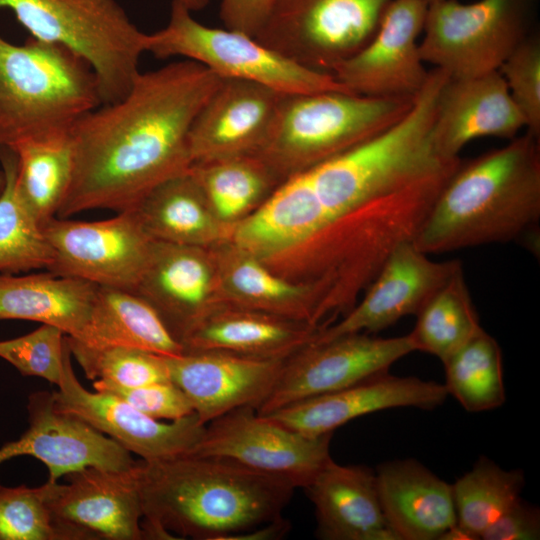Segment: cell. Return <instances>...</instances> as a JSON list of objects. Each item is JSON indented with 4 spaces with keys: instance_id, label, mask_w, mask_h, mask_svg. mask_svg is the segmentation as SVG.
<instances>
[{
    "instance_id": "obj_35",
    "label": "cell",
    "mask_w": 540,
    "mask_h": 540,
    "mask_svg": "<svg viewBox=\"0 0 540 540\" xmlns=\"http://www.w3.org/2000/svg\"><path fill=\"white\" fill-rule=\"evenodd\" d=\"M206 200L221 219H232L251 207L277 177L255 155H245L189 168Z\"/></svg>"
},
{
    "instance_id": "obj_23",
    "label": "cell",
    "mask_w": 540,
    "mask_h": 540,
    "mask_svg": "<svg viewBox=\"0 0 540 540\" xmlns=\"http://www.w3.org/2000/svg\"><path fill=\"white\" fill-rule=\"evenodd\" d=\"M304 489L315 508L318 538L399 540L385 519L370 468L330 458Z\"/></svg>"
},
{
    "instance_id": "obj_37",
    "label": "cell",
    "mask_w": 540,
    "mask_h": 540,
    "mask_svg": "<svg viewBox=\"0 0 540 540\" xmlns=\"http://www.w3.org/2000/svg\"><path fill=\"white\" fill-rule=\"evenodd\" d=\"M66 348V334L42 324L30 333L0 341V358L24 376L40 377L58 386L64 373Z\"/></svg>"
},
{
    "instance_id": "obj_38",
    "label": "cell",
    "mask_w": 540,
    "mask_h": 540,
    "mask_svg": "<svg viewBox=\"0 0 540 540\" xmlns=\"http://www.w3.org/2000/svg\"><path fill=\"white\" fill-rule=\"evenodd\" d=\"M46 490V483L39 487L0 484V540H57Z\"/></svg>"
},
{
    "instance_id": "obj_9",
    "label": "cell",
    "mask_w": 540,
    "mask_h": 540,
    "mask_svg": "<svg viewBox=\"0 0 540 540\" xmlns=\"http://www.w3.org/2000/svg\"><path fill=\"white\" fill-rule=\"evenodd\" d=\"M392 0H274L255 39L306 68L330 73L374 35Z\"/></svg>"
},
{
    "instance_id": "obj_18",
    "label": "cell",
    "mask_w": 540,
    "mask_h": 540,
    "mask_svg": "<svg viewBox=\"0 0 540 540\" xmlns=\"http://www.w3.org/2000/svg\"><path fill=\"white\" fill-rule=\"evenodd\" d=\"M28 429L5 443L0 453L6 461L32 456L49 471V481L88 468L128 470L136 463L122 445L84 420L56 408L53 392L37 391L28 397Z\"/></svg>"
},
{
    "instance_id": "obj_36",
    "label": "cell",
    "mask_w": 540,
    "mask_h": 540,
    "mask_svg": "<svg viewBox=\"0 0 540 540\" xmlns=\"http://www.w3.org/2000/svg\"><path fill=\"white\" fill-rule=\"evenodd\" d=\"M66 341L88 379L122 387L171 381L162 355L127 346L91 347L67 335Z\"/></svg>"
},
{
    "instance_id": "obj_41",
    "label": "cell",
    "mask_w": 540,
    "mask_h": 540,
    "mask_svg": "<svg viewBox=\"0 0 540 540\" xmlns=\"http://www.w3.org/2000/svg\"><path fill=\"white\" fill-rule=\"evenodd\" d=\"M93 388L123 399L143 414L156 420L174 421L195 413L188 396L172 381L122 387L102 380H94Z\"/></svg>"
},
{
    "instance_id": "obj_43",
    "label": "cell",
    "mask_w": 540,
    "mask_h": 540,
    "mask_svg": "<svg viewBox=\"0 0 540 540\" xmlns=\"http://www.w3.org/2000/svg\"><path fill=\"white\" fill-rule=\"evenodd\" d=\"M274 0H221L220 18L225 28L256 37Z\"/></svg>"
},
{
    "instance_id": "obj_24",
    "label": "cell",
    "mask_w": 540,
    "mask_h": 540,
    "mask_svg": "<svg viewBox=\"0 0 540 540\" xmlns=\"http://www.w3.org/2000/svg\"><path fill=\"white\" fill-rule=\"evenodd\" d=\"M375 476L385 519L399 540H441L457 524L452 485L419 461L382 463Z\"/></svg>"
},
{
    "instance_id": "obj_31",
    "label": "cell",
    "mask_w": 540,
    "mask_h": 540,
    "mask_svg": "<svg viewBox=\"0 0 540 540\" xmlns=\"http://www.w3.org/2000/svg\"><path fill=\"white\" fill-rule=\"evenodd\" d=\"M5 183L0 193V274L48 269L53 248L16 186L17 157L0 146Z\"/></svg>"
},
{
    "instance_id": "obj_48",
    "label": "cell",
    "mask_w": 540,
    "mask_h": 540,
    "mask_svg": "<svg viewBox=\"0 0 540 540\" xmlns=\"http://www.w3.org/2000/svg\"><path fill=\"white\" fill-rule=\"evenodd\" d=\"M2 462H4V459H3V457H2L1 454H0V464H1Z\"/></svg>"
},
{
    "instance_id": "obj_17",
    "label": "cell",
    "mask_w": 540,
    "mask_h": 540,
    "mask_svg": "<svg viewBox=\"0 0 540 540\" xmlns=\"http://www.w3.org/2000/svg\"><path fill=\"white\" fill-rule=\"evenodd\" d=\"M461 266L456 259L433 261L412 241L402 242L388 255L362 300L341 321L318 332L310 343L353 333H376L405 316L416 315Z\"/></svg>"
},
{
    "instance_id": "obj_22",
    "label": "cell",
    "mask_w": 540,
    "mask_h": 540,
    "mask_svg": "<svg viewBox=\"0 0 540 540\" xmlns=\"http://www.w3.org/2000/svg\"><path fill=\"white\" fill-rule=\"evenodd\" d=\"M523 128V115L503 77L494 71L448 79L438 98L431 140L441 158L456 159L464 146L477 138L511 140Z\"/></svg>"
},
{
    "instance_id": "obj_27",
    "label": "cell",
    "mask_w": 540,
    "mask_h": 540,
    "mask_svg": "<svg viewBox=\"0 0 540 540\" xmlns=\"http://www.w3.org/2000/svg\"><path fill=\"white\" fill-rule=\"evenodd\" d=\"M97 289L91 282L49 271L0 274V320L40 322L78 339L89 321Z\"/></svg>"
},
{
    "instance_id": "obj_21",
    "label": "cell",
    "mask_w": 540,
    "mask_h": 540,
    "mask_svg": "<svg viewBox=\"0 0 540 540\" xmlns=\"http://www.w3.org/2000/svg\"><path fill=\"white\" fill-rule=\"evenodd\" d=\"M447 396L444 384L387 371L264 416L301 434L320 436L333 433L353 419L382 410L403 407L431 410L442 405Z\"/></svg>"
},
{
    "instance_id": "obj_20",
    "label": "cell",
    "mask_w": 540,
    "mask_h": 540,
    "mask_svg": "<svg viewBox=\"0 0 540 540\" xmlns=\"http://www.w3.org/2000/svg\"><path fill=\"white\" fill-rule=\"evenodd\" d=\"M164 357L171 381L185 392L205 425L240 407L256 409L273 389L286 360L224 351Z\"/></svg>"
},
{
    "instance_id": "obj_32",
    "label": "cell",
    "mask_w": 540,
    "mask_h": 540,
    "mask_svg": "<svg viewBox=\"0 0 540 540\" xmlns=\"http://www.w3.org/2000/svg\"><path fill=\"white\" fill-rule=\"evenodd\" d=\"M415 316L416 323L409 334L416 351L431 354L442 363L482 328L462 266Z\"/></svg>"
},
{
    "instance_id": "obj_11",
    "label": "cell",
    "mask_w": 540,
    "mask_h": 540,
    "mask_svg": "<svg viewBox=\"0 0 540 540\" xmlns=\"http://www.w3.org/2000/svg\"><path fill=\"white\" fill-rule=\"evenodd\" d=\"M332 436L301 434L244 406L207 423L189 454L231 459L305 488L331 458Z\"/></svg>"
},
{
    "instance_id": "obj_15",
    "label": "cell",
    "mask_w": 540,
    "mask_h": 540,
    "mask_svg": "<svg viewBox=\"0 0 540 540\" xmlns=\"http://www.w3.org/2000/svg\"><path fill=\"white\" fill-rule=\"evenodd\" d=\"M427 8L422 0H392L369 42L337 65L333 77L360 95L415 96L429 74L418 41Z\"/></svg>"
},
{
    "instance_id": "obj_3",
    "label": "cell",
    "mask_w": 540,
    "mask_h": 540,
    "mask_svg": "<svg viewBox=\"0 0 540 540\" xmlns=\"http://www.w3.org/2000/svg\"><path fill=\"white\" fill-rule=\"evenodd\" d=\"M540 219L539 138L526 132L460 163L412 240L430 255L536 234Z\"/></svg>"
},
{
    "instance_id": "obj_45",
    "label": "cell",
    "mask_w": 540,
    "mask_h": 540,
    "mask_svg": "<svg viewBox=\"0 0 540 540\" xmlns=\"http://www.w3.org/2000/svg\"><path fill=\"white\" fill-rule=\"evenodd\" d=\"M185 5L191 12L198 11L205 8L210 0H179Z\"/></svg>"
},
{
    "instance_id": "obj_42",
    "label": "cell",
    "mask_w": 540,
    "mask_h": 540,
    "mask_svg": "<svg viewBox=\"0 0 540 540\" xmlns=\"http://www.w3.org/2000/svg\"><path fill=\"white\" fill-rule=\"evenodd\" d=\"M540 511L521 497L482 534L483 540H538Z\"/></svg>"
},
{
    "instance_id": "obj_10",
    "label": "cell",
    "mask_w": 540,
    "mask_h": 540,
    "mask_svg": "<svg viewBox=\"0 0 540 540\" xmlns=\"http://www.w3.org/2000/svg\"><path fill=\"white\" fill-rule=\"evenodd\" d=\"M43 231L54 252L47 271L131 292L155 244L134 210L98 221L54 217Z\"/></svg>"
},
{
    "instance_id": "obj_28",
    "label": "cell",
    "mask_w": 540,
    "mask_h": 540,
    "mask_svg": "<svg viewBox=\"0 0 540 540\" xmlns=\"http://www.w3.org/2000/svg\"><path fill=\"white\" fill-rule=\"evenodd\" d=\"M75 340L91 347L127 346L162 356L184 352L148 302L134 292L103 286H98L89 321Z\"/></svg>"
},
{
    "instance_id": "obj_16",
    "label": "cell",
    "mask_w": 540,
    "mask_h": 540,
    "mask_svg": "<svg viewBox=\"0 0 540 540\" xmlns=\"http://www.w3.org/2000/svg\"><path fill=\"white\" fill-rule=\"evenodd\" d=\"M358 239L355 232L333 222L304 171L281 182L236 232L238 245L254 254L314 241L322 267L336 263Z\"/></svg>"
},
{
    "instance_id": "obj_1",
    "label": "cell",
    "mask_w": 540,
    "mask_h": 540,
    "mask_svg": "<svg viewBox=\"0 0 540 540\" xmlns=\"http://www.w3.org/2000/svg\"><path fill=\"white\" fill-rule=\"evenodd\" d=\"M221 77L184 59L139 73L121 99L74 125V168L56 217L134 210L165 180L189 170L191 125Z\"/></svg>"
},
{
    "instance_id": "obj_29",
    "label": "cell",
    "mask_w": 540,
    "mask_h": 540,
    "mask_svg": "<svg viewBox=\"0 0 540 540\" xmlns=\"http://www.w3.org/2000/svg\"><path fill=\"white\" fill-rule=\"evenodd\" d=\"M134 211L157 242L197 247L212 236V210L190 170L157 185Z\"/></svg>"
},
{
    "instance_id": "obj_46",
    "label": "cell",
    "mask_w": 540,
    "mask_h": 540,
    "mask_svg": "<svg viewBox=\"0 0 540 540\" xmlns=\"http://www.w3.org/2000/svg\"><path fill=\"white\" fill-rule=\"evenodd\" d=\"M4 183H5L4 173H3L2 169H0V193L2 192V189L4 187Z\"/></svg>"
},
{
    "instance_id": "obj_33",
    "label": "cell",
    "mask_w": 540,
    "mask_h": 540,
    "mask_svg": "<svg viewBox=\"0 0 540 540\" xmlns=\"http://www.w3.org/2000/svg\"><path fill=\"white\" fill-rule=\"evenodd\" d=\"M443 364L448 395H452L466 411H489L504 404L506 392L501 348L483 328Z\"/></svg>"
},
{
    "instance_id": "obj_25",
    "label": "cell",
    "mask_w": 540,
    "mask_h": 540,
    "mask_svg": "<svg viewBox=\"0 0 540 540\" xmlns=\"http://www.w3.org/2000/svg\"><path fill=\"white\" fill-rule=\"evenodd\" d=\"M210 288L211 271L197 247L155 241L134 293L155 309L182 345L209 311Z\"/></svg>"
},
{
    "instance_id": "obj_19",
    "label": "cell",
    "mask_w": 540,
    "mask_h": 540,
    "mask_svg": "<svg viewBox=\"0 0 540 540\" xmlns=\"http://www.w3.org/2000/svg\"><path fill=\"white\" fill-rule=\"evenodd\" d=\"M283 95L256 82L222 78L191 125V165L255 154Z\"/></svg>"
},
{
    "instance_id": "obj_34",
    "label": "cell",
    "mask_w": 540,
    "mask_h": 540,
    "mask_svg": "<svg viewBox=\"0 0 540 540\" xmlns=\"http://www.w3.org/2000/svg\"><path fill=\"white\" fill-rule=\"evenodd\" d=\"M525 485L520 469L505 470L481 456L472 469L452 485L457 525L471 540L520 498Z\"/></svg>"
},
{
    "instance_id": "obj_44",
    "label": "cell",
    "mask_w": 540,
    "mask_h": 540,
    "mask_svg": "<svg viewBox=\"0 0 540 540\" xmlns=\"http://www.w3.org/2000/svg\"><path fill=\"white\" fill-rule=\"evenodd\" d=\"M289 530L290 523L281 516L250 530L228 536L225 540H277Z\"/></svg>"
},
{
    "instance_id": "obj_6",
    "label": "cell",
    "mask_w": 540,
    "mask_h": 540,
    "mask_svg": "<svg viewBox=\"0 0 540 540\" xmlns=\"http://www.w3.org/2000/svg\"><path fill=\"white\" fill-rule=\"evenodd\" d=\"M30 37L63 46L95 74L101 103L124 97L140 73L146 33L116 0H0Z\"/></svg>"
},
{
    "instance_id": "obj_4",
    "label": "cell",
    "mask_w": 540,
    "mask_h": 540,
    "mask_svg": "<svg viewBox=\"0 0 540 540\" xmlns=\"http://www.w3.org/2000/svg\"><path fill=\"white\" fill-rule=\"evenodd\" d=\"M91 67L67 48L0 36V146L67 134L101 105Z\"/></svg>"
},
{
    "instance_id": "obj_30",
    "label": "cell",
    "mask_w": 540,
    "mask_h": 540,
    "mask_svg": "<svg viewBox=\"0 0 540 540\" xmlns=\"http://www.w3.org/2000/svg\"><path fill=\"white\" fill-rule=\"evenodd\" d=\"M10 149L17 157V189L43 228L56 217L72 180L71 132L25 140Z\"/></svg>"
},
{
    "instance_id": "obj_8",
    "label": "cell",
    "mask_w": 540,
    "mask_h": 540,
    "mask_svg": "<svg viewBox=\"0 0 540 540\" xmlns=\"http://www.w3.org/2000/svg\"><path fill=\"white\" fill-rule=\"evenodd\" d=\"M529 16V0L432 3L419 42L421 59L453 79L498 71L528 38Z\"/></svg>"
},
{
    "instance_id": "obj_14",
    "label": "cell",
    "mask_w": 540,
    "mask_h": 540,
    "mask_svg": "<svg viewBox=\"0 0 540 540\" xmlns=\"http://www.w3.org/2000/svg\"><path fill=\"white\" fill-rule=\"evenodd\" d=\"M53 399L58 410L84 420L147 462L189 454L206 426L196 413L161 422L111 393L87 390L74 373L68 344Z\"/></svg>"
},
{
    "instance_id": "obj_5",
    "label": "cell",
    "mask_w": 540,
    "mask_h": 540,
    "mask_svg": "<svg viewBox=\"0 0 540 540\" xmlns=\"http://www.w3.org/2000/svg\"><path fill=\"white\" fill-rule=\"evenodd\" d=\"M414 97L341 90L284 94L253 155L284 181L387 130L407 114Z\"/></svg>"
},
{
    "instance_id": "obj_13",
    "label": "cell",
    "mask_w": 540,
    "mask_h": 540,
    "mask_svg": "<svg viewBox=\"0 0 540 540\" xmlns=\"http://www.w3.org/2000/svg\"><path fill=\"white\" fill-rule=\"evenodd\" d=\"M134 466L88 467L46 482V506L57 540H143V511Z\"/></svg>"
},
{
    "instance_id": "obj_12",
    "label": "cell",
    "mask_w": 540,
    "mask_h": 540,
    "mask_svg": "<svg viewBox=\"0 0 540 540\" xmlns=\"http://www.w3.org/2000/svg\"><path fill=\"white\" fill-rule=\"evenodd\" d=\"M415 351L410 334L383 338L353 333L309 343L285 360L273 389L255 410L267 415L348 387L389 371L395 362Z\"/></svg>"
},
{
    "instance_id": "obj_40",
    "label": "cell",
    "mask_w": 540,
    "mask_h": 540,
    "mask_svg": "<svg viewBox=\"0 0 540 540\" xmlns=\"http://www.w3.org/2000/svg\"><path fill=\"white\" fill-rule=\"evenodd\" d=\"M228 282L242 299L283 311L299 321L290 302L304 298V289L275 276L254 259L238 261L230 270Z\"/></svg>"
},
{
    "instance_id": "obj_26",
    "label": "cell",
    "mask_w": 540,
    "mask_h": 540,
    "mask_svg": "<svg viewBox=\"0 0 540 540\" xmlns=\"http://www.w3.org/2000/svg\"><path fill=\"white\" fill-rule=\"evenodd\" d=\"M318 328L266 314L208 311L182 342L184 352L224 351L287 359L309 344Z\"/></svg>"
},
{
    "instance_id": "obj_39",
    "label": "cell",
    "mask_w": 540,
    "mask_h": 540,
    "mask_svg": "<svg viewBox=\"0 0 540 540\" xmlns=\"http://www.w3.org/2000/svg\"><path fill=\"white\" fill-rule=\"evenodd\" d=\"M509 93L525 120L527 133L540 135V43L525 39L499 68Z\"/></svg>"
},
{
    "instance_id": "obj_2",
    "label": "cell",
    "mask_w": 540,
    "mask_h": 540,
    "mask_svg": "<svg viewBox=\"0 0 540 540\" xmlns=\"http://www.w3.org/2000/svg\"><path fill=\"white\" fill-rule=\"evenodd\" d=\"M146 539L225 540L281 517L297 488L222 457L136 461Z\"/></svg>"
},
{
    "instance_id": "obj_7",
    "label": "cell",
    "mask_w": 540,
    "mask_h": 540,
    "mask_svg": "<svg viewBox=\"0 0 540 540\" xmlns=\"http://www.w3.org/2000/svg\"><path fill=\"white\" fill-rule=\"evenodd\" d=\"M145 52L160 59L180 56L221 78L256 82L284 94L349 91L332 74L294 63L252 36L199 23L179 0L172 1L168 24L146 34Z\"/></svg>"
},
{
    "instance_id": "obj_47",
    "label": "cell",
    "mask_w": 540,
    "mask_h": 540,
    "mask_svg": "<svg viewBox=\"0 0 540 540\" xmlns=\"http://www.w3.org/2000/svg\"><path fill=\"white\" fill-rule=\"evenodd\" d=\"M422 1L425 2L427 5H430L432 3L443 1V0H422Z\"/></svg>"
}]
</instances>
